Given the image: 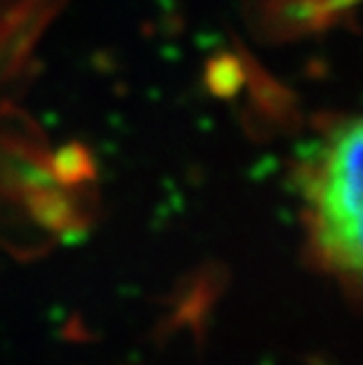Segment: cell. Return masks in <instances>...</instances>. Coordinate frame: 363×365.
Masks as SVG:
<instances>
[{
    "mask_svg": "<svg viewBox=\"0 0 363 365\" xmlns=\"http://www.w3.org/2000/svg\"><path fill=\"white\" fill-rule=\"evenodd\" d=\"M361 120L337 115L321 125L297 163L295 182L305 200L309 252L354 287L361 276Z\"/></svg>",
    "mask_w": 363,
    "mask_h": 365,
    "instance_id": "obj_1",
    "label": "cell"
}]
</instances>
